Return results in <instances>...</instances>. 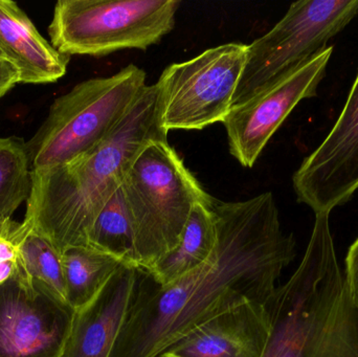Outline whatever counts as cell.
<instances>
[{
  "instance_id": "cell-1",
  "label": "cell",
  "mask_w": 358,
  "mask_h": 357,
  "mask_svg": "<svg viewBox=\"0 0 358 357\" xmlns=\"http://www.w3.org/2000/svg\"><path fill=\"white\" fill-rule=\"evenodd\" d=\"M217 243L210 259L161 286L141 270L125 324L110 357H159L206 321L242 304L266 305L296 257L273 193L243 201L213 199Z\"/></svg>"
},
{
  "instance_id": "cell-2",
  "label": "cell",
  "mask_w": 358,
  "mask_h": 357,
  "mask_svg": "<svg viewBox=\"0 0 358 357\" xmlns=\"http://www.w3.org/2000/svg\"><path fill=\"white\" fill-rule=\"evenodd\" d=\"M168 140L159 119V88L147 85L121 123L99 146L73 161L31 170L25 226L61 254L87 247L88 234L141 151Z\"/></svg>"
},
{
  "instance_id": "cell-3",
  "label": "cell",
  "mask_w": 358,
  "mask_h": 357,
  "mask_svg": "<svg viewBox=\"0 0 358 357\" xmlns=\"http://www.w3.org/2000/svg\"><path fill=\"white\" fill-rule=\"evenodd\" d=\"M330 214L315 215L299 268L266 303L262 357H358V308L336 257Z\"/></svg>"
},
{
  "instance_id": "cell-4",
  "label": "cell",
  "mask_w": 358,
  "mask_h": 357,
  "mask_svg": "<svg viewBox=\"0 0 358 357\" xmlns=\"http://www.w3.org/2000/svg\"><path fill=\"white\" fill-rule=\"evenodd\" d=\"M138 268L152 270L178 247L194 205L213 198L168 140L147 145L122 184Z\"/></svg>"
},
{
  "instance_id": "cell-5",
  "label": "cell",
  "mask_w": 358,
  "mask_h": 357,
  "mask_svg": "<svg viewBox=\"0 0 358 357\" xmlns=\"http://www.w3.org/2000/svg\"><path fill=\"white\" fill-rule=\"evenodd\" d=\"M146 80L144 69L130 64L109 77L81 82L57 99L25 144L31 170L63 165L99 146L136 104Z\"/></svg>"
},
{
  "instance_id": "cell-6",
  "label": "cell",
  "mask_w": 358,
  "mask_h": 357,
  "mask_svg": "<svg viewBox=\"0 0 358 357\" xmlns=\"http://www.w3.org/2000/svg\"><path fill=\"white\" fill-rule=\"evenodd\" d=\"M178 0H60L50 42L66 56L146 50L174 29Z\"/></svg>"
},
{
  "instance_id": "cell-7",
  "label": "cell",
  "mask_w": 358,
  "mask_h": 357,
  "mask_svg": "<svg viewBox=\"0 0 358 357\" xmlns=\"http://www.w3.org/2000/svg\"><path fill=\"white\" fill-rule=\"evenodd\" d=\"M357 14L358 0L292 3L268 33L248 44L233 107L248 102L321 54Z\"/></svg>"
},
{
  "instance_id": "cell-8",
  "label": "cell",
  "mask_w": 358,
  "mask_h": 357,
  "mask_svg": "<svg viewBox=\"0 0 358 357\" xmlns=\"http://www.w3.org/2000/svg\"><path fill=\"white\" fill-rule=\"evenodd\" d=\"M248 48L231 42L169 65L157 83L162 127L169 133L223 123L233 107Z\"/></svg>"
},
{
  "instance_id": "cell-9",
  "label": "cell",
  "mask_w": 358,
  "mask_h": 357,
  "mask_svg": "<svg viewBox=\"0 0 358 357\" xmlns=\"http://www.w3.org/2000/svg\"><path fill=\"white\" fill-rule=\"evenodd\" d=\"M75 310L19 264L0 285V357H60Z\"/></svg>"
},
{
  "instance_id": "cell-10",
  "label": "cell",
  "mask_w": 358,
  "mask_h": 357,
  "mask_svg": "<svg viewBox=\"0 0 358 357\" xmlns=\"http://www.w3.org/2000/svg\"><path fill=\"white\" fill-rule=\"evenodd\" d=\"M334 46L288 77L243 104L231 107L223 121L229 153L252 168L273 134L301 101L317 96L327 71Z\"/></svg>"
},
{
  "instance_id": "cell-11",
  "label": "cell",
  "mask_w": 358,
  "mask_h": 357,
  "mask_svg": "<svg viewBox=\"0 0 358 357\" xmlns=\"http://www.w3.org/2000/svg\"><path fill=\"white\" fill-rule=\"evenodd\" d=\"M299 203L330 214L358 190V73L346 104L319 147L292 177Z\"/></svg>"
},
{
  "instance_id": "cell-12",
  "label": "cell",
  "mask_w": 358,
  "mask_h": 357,
  "mask_svg": "<svg viewBox=\"0 0 358 357\" xmlns=\"http://www.w3.org/2000/svg\"><path fill=\"white\" fill-rule=\"evenodd\" d=\"M269 333L266 305L250 302L198 325L159 357H262Z\"/></svg>"
},
{
  "instance_id": "cell-13",
  "label": "cell",
  "mask_w": 358,
  "mask_h": 357,
  "mask_svg": "<svg viewBox=\"0 0 358 357\" xmlns=\"http://www.w3.org/2000/svg\"><path fill=\"white\" fill-rule=\"evenodd\" d=\"M141 270L123 265L101 293L75 312L60 357H110L134 301Z\"/></svg>"
},
{
  "instance_id": "cell-14",
  "label": "cell",
  "mask_w": 358,
  "mask_h": 357,
  "mask_svg": "<svg viewBox=\"0 0 358 357\" xmlns=\"http://www.w3.org/2000/svg\"><path fill=\"white\" fill-rule=\"evenodd\" d=\"M0 50L20 71L21 83H54L66 73L71 57L42 37L16 2L0 0Z\"/></svg>"
},
{
  "instance_id": "cell-15",
  "label": "cell",
  "mask_w": 358,
  "mask_h": 357,
  "mask_svg": "<svg viewBox=\"0 0 358 357\" xmlns=\"http://www.w3.org/2000/svg\"><path fill=\"white\" fill-rule=\"evenodd\" d=\"M213 199L194 205L178 247L146 272L153 282L167 286L210 259L217 243L216 221L210 207Z\"/></svg>"
},
{
  "instance_id": "cell-16",
  "label": "cell",
  "mask_w": 358,
  "mask_h": 357,
  "mask_svg": "<svg viewBox=\"0 0 358 357\" xmlns=\"http://www.w3.org/2000/svg\"><path fill=\"white\" fill-rule=\"evenodd\" d=\"M66 302L75 312L90 304L123 266L111 256L90 247H71L62 254Z\"/></svg>"
},
{
  "instance_id": "cell-17",
  "label": "cell",
  "mask_w": 358,
  "mask_h": 357,
  "mask_svg": "<svg viewBox=\"0 0 358 357\" xmlns=\"http://www.w3.org/2000/svg\"><path fill=\"white\" fill-rule=\"evenodd\" d=\"M87 247L111 256L123 265L138 268L134 226L122 187L99 214L88 234Z\"/></svg>"
},
{
  "instance_id": "cell-18",
  "label": "cell",
  "mask_w": 358,
  "mask_h": 357,
  "mask_svg": "<svg viewBox=\"0 0 358 357\" xmlns=\"http://www.w3.org/2000/svg\"><path fill=\"white\" fill-rule=\"evenodd\" d=\"M13 237L18 249L19 264L27 276L66 302L62 254L45 237L23 224H15Z\"/></svg>"
},
{
  "instance_id": "cell-19",
  "label": "cell",
  "mask_w": 358,
  "mask_h": 357,
  "mask_svg": "<svg viewBox=\"0 0 358 357\" xmlns=\"http://www.w3.org/2000/svg\"><path fill=\"white\" fill-rule=\"evenodd\" d=\"M27 146L20 138H0V234L12 228L13 214L31 193Z\"/></svg>"
},
{
  "instance_id": "cell-20",
  "label": "cell",
  "mask_w": 358,
  "mask_h": 357,
  "mask_svg": "<svg viewBox=\"0 0 358 357\" xmlns=\"http://www.w3.org/2000/svg\"><path fill=\"white\" fill-rule=\"evenodd\" d=\"M15 224L8 232L0 234V285L12 278L18 270V249L13 237Z\"/></svg>"
},
{
  "instance_id": "cell-21",
  "label": "cell",
  "mask_w": 358,
  "mask_h": 357,
  "mask_svg": "<svg viewBox=\"0 0 358 357\" xmlns=\"http://www.w3.org/2000/svg\"><path fill=\"white\" fill-rule=\"evenodd\" d=\"M345 278L351 300L358 308V238L349 249L346 258Z\"/></svg>"
},
{
  "instance_id": "cell-22",
  "label": "cell",
  "mask_w": 358,
  "mask_h": 357,
  "mask_svg": "<svg viewBox=\"0 0 358 357\" xmlns=\"http://www.w3.org/2000/svg\"><path fill=\"white\" fill-rule=\"evenodd\" d=\"M17 83H21L20 71L8 59L0 58V98Z\"/></svg>"
},
{
  "instance_id": "cell-23",
  "label": "cell",
  "mask_w": 358,
  "mask_h": 357,
  "mask_svg": "<svg viewBox=\"0 0 358 357\" xmlns=\"http://www.w3.org/2000/svg\"><path fill=\"white\" fill-rule=\"evenodd\" d=\"M0 58H6V57L4 56L3 52H2L1 50H0Z\"/></svg>"
}]
</instances>
